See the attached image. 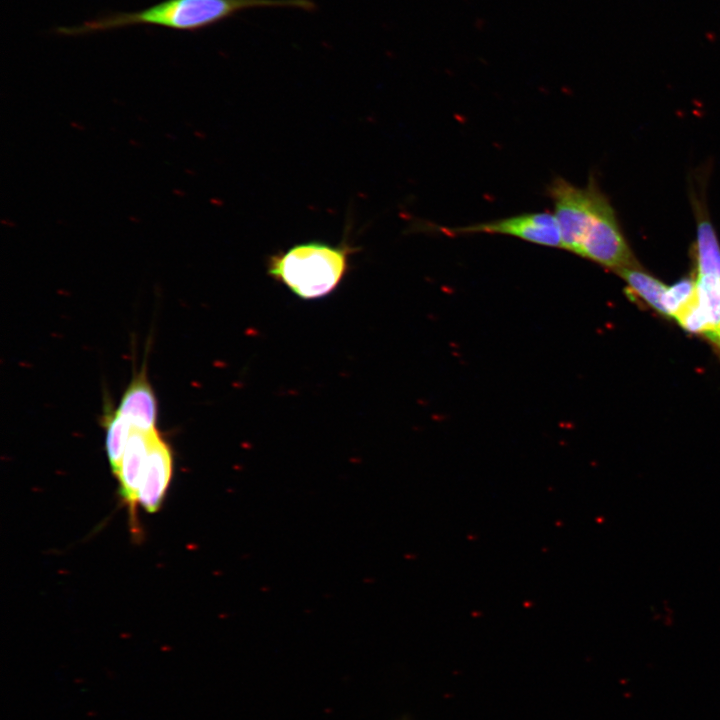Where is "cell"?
I'll return each mask as SVG.
<instances>
[{
	"label": "cell",
	"mask_w": 720,
	"mask_h": 720,
	"mask_svg": "<svg viewBox=\"0 0 720 720\" xmlns=\"http://www.w3.org/2000/svg\"><path fill=\"white\" fill-rule=\"evenodd\" d=\"M56 223L59 224V225H66V224H67V221L64 220V219H57V220H56Z\"/></svg>",
	"instance_id": "obj_19"
},
{
	"label": "cell",
	"mask_w": 720,
	"mask_h": 720,
	"mask_svg": "<svg viewBox=\"0 0 720 720\" xmlns=\"http://www.w3.org/2000/svg\"><path fill=\"white\" fill-rule=\"evenodd\" d=\"M185 173H186V174H189V175H191V174L193 175V174H194V171L186 168V169H185Z\"/></svg>",
	"instance_id": "obj_21"
},
{
	"label": "cell",
	"mask_w": 720,
	"mask_h": 720,
	"mask_svg": "<svg viewBox=\"0 0 720 720\" xmlns=\"http://www.w3.org/2000/svg\"><path fill=\"white\" fill-rule=\"evenodd\" d=\"M173 470L172 451L156 429L149 435L144 474L138 503L149 513L156 512L165 497Z\"/></svg>",
	"instance_id": "obj_5"
},
{
	"label": "cell",
	"mask_w": 720,
	"mask_h": 720,
	"mask_svg": "<svg viewBox=\"0 0 720 720\" xmlns=\"http://www.w3.org/2000/svg\"><path fill=\"white\" fill-rule=\"evenodd\" d=\"M354 250L346 242L339 245L320 241L296 244L270 256L267 273L301 299H320L340 285Z\"/></svg>",
	"instance_id": "obj_3"
},
{
	"label": "cell",
	"mask_w": 720,
	"mask_h": 720,
	"mask_svg": "<svg viewBox=\"0 0 720 720\" xmlns=\"http://www.w3.org/2000/svg\"><path fill=\"white\" fill-rule=\"evenodd\" d=\"M618 273L626 281L625 292L631 299L637 297L665 316L663 297L668 287L664 283L636 266L625 268Z\"/></svg>",
	"instance_id": "obj_9"
},
{
	"label": "cell",
	"mask_w": 720,
	"mask_h": 720,
	"mask_svg": "<svg viewBox=\"0 0 720 720\" xmlns=\"http://www.w3.org/2000/svg\"><path fill=\"white\" fill-rule=\"evenodd\" d=\"M128 143H129V145H131L132 147H135V148H141V147H143V145H142V143H141L140 141H138V140H136V139H133V138H130V139L128 140Z\"/></svg>",
	"instance_id": "obj_15"
},
{
	"label": "cell",
	"mask_w": 720,
	"mask_h": 720,
	"mask_svg": "<svg viewBox=\"0 0 720 720\" xmlns=\"http://www.w3.org/2000/svg\"><path fill=\"white\" fill-rule=\"evenodd\" d=\"M116 413L123 417L133 430L143 433L156 430L158 404L145 368H142L129 383Z\"/></svg>",
	"instance_id": "obj_6"
},
{
	"label": "cell",
	"mask_w": 720,
	"mask_h": 720,
	"mask_svg": "<svg viewBox=\"0 0 720 720\" xmlns=\"http://www.w3.org/2000/svg\"><path fill=\"white\" fill-rule=\"evenodd\" d=\"M137 120L140 122H148L147 118L140 116V115L137 116Z\"/></svg>",
	"instance_id": "obj_20"
},
{
	"label": "cell",
	"mask_w": 720,
	"mask_h": 720,
	"mask_svg": "<svg viewBox=\"0 0 720 720\" xmlns=\"http://www.w3.org/2000/svg\"><path fill=\"white\" fill-rule=\"evenodd\" d=\"M172 193L178 197H184L186 195V192L180 188H174Z\"/></svg>",
	"instance_id": "obj_16"
},
{
	"label": "cell",
	"mask_w": 720,
	"mask_h": 720,
	"mask_svg": "<svg viewBox=\"0 0 720 720\" xmlns=\"http://www.w3.org/2000/svg\"><path fill=\"white\" fill-rule=\"evenodd\" d=\"M258 8H292L313 11V0H163L133 12H115L75 26H61L55 33L83 36L136 25H154L180 31H198L234 15Z\"/></svg>",
	"instance_id": "obj_2"
},
{
	"label": "cell",
	"mask_w": 720,
	"mask_h": 720,
	"mask_svg": "<svg viewBox=\"0 0 720 720\" xmlns=\"http://www.w3.org/2000/svg\"><path fill=\"white\" fill-rule=\"evenodd\" d=\"M695 279H682L668 287L663 297L665 316L676 318L679 312L695 297Z\"/></svg>",
	"instance_id": "obj_12"
},
{
	"label": "cell",
	"mask_w": 720,
	"mask_h": 720,
	"mask_svg": "<svg viewBox=\"0 0 720 720\" xmlns=\"http://www.w3.org/2000/svg\"><path fill=\"white\" fill-rule=\"evenodd\" d=\"M106 452L114 475H117L122 457L133 431L132 426L115 412L105 415Z\"/></svg>",
	"instance_id": "obj_11"
},
{
	"label": "cell",
	"mask_w": 720,
	"mask_h": 720,
	"mask_svg": "<svg viewBox=\"0 0 720 720\" xmlns=\"http://www.w3.org/2000/svg\"><path fill=\"white\" fill-rule=\"evenodd\" d=\"M695 256L697 275L720 278V245L711 223L704 218L698 222Z\"/></svg>",
	"instance_id": "obj_10"
},
{
	"label": "cell",
	"mask_w": 720,
	"mask_h": 720,
	"mask_svg": "<svg viewBox=\"0 0 720 720\" xmlns=\"http://www.w3.org/2000/svg\"><path fill=\"white\" fill-rule=\"evenodd\" d=\"M128 219L134 224H140L142 221L138 215H129Z\"/></svg>",
	"instance_id": "obj_17"
},
{
	"label": "cell",
	"mask_w": 720,
	"mask_h": 720,
	"mask_svg": "<svg viewBox=\"0 0 720 720\" xmlns=\"http://www.w3.org/2000/svg\"><path fill=\"white\" fill-rule=\"evenodd\" d=\"M546 193L553 203L562 248L617 272L635 266L616 213L593 177L583 188L556 177Z\"/></svg>",
	"instance_id": "obj_1"
},
{
	"label": "cell",
	"mask_w": 720,
	"mask_h": 720,
	"mask_svg": "<svg viewBox=\"0 0 720 720\" xmlns=\"http://www.w3.org/2000/svg\"><path fill=\"white\" fill-rule=\"evenodd\" d=\"M696 300L704 316L705 336L720 350V278L697 275Z\"/></svg>",
	"instance_id": "obj_8"
},
{
	"label": "cell",
	"mask_w": 720,
	"mask_h": 720,
	"mask_svg": "<svg viewBox=\"0 0 720 720\" xmlns=\"http://www.w3.org/2000/svg\"><path fill=\"white\" fill-rule=\"evenodd\" d=\"M69 125H70L71 128H73V129H75V130H77V131L83 132V131L86 130L85 125H83L82 123H79V122H77V121H74V120L70 121V122H69Z\"/></svg>",
	"instance_id": "obj_14"
},
{
	"label": "cell",
	"mask_w": 720,
	"mask_h": 720,
	"mask_svg": "<svg viewBox=\"0 0 720 720\" xmlns=\"http://www.w3.org/2000/svg\"><path fill=\"white\" fill-rule=\"evenodd\" d=\"M149 435L150 433L132 431L116 475L120 482V495L132 512L138 503L139 489L148 452Z\"/></svg>",
	"instance_id": "obj_7"
},
{
	"label": "cell",
	"mask_w": 720,
	"mask_h": 720,
	"mask_svg": "<svg viewBox=\"0 0 720 720\" xmlns=\"http://www.w3.org/2000/svg\"><path fill=\"white\" fill-rule=\"evenodd\" d=\"M1 225L8 227V228H16L17 223L9 218L3 217L0 221Z\"/></svg>",
	"instance_id": "obj_13"
},
{
	"label": "cell",
	"mask_w": 720,
	"mask_h": 720,
	"mask_svg": "<svg viewBox=\"0 0 720 720\" xmlns=\"http://www.w3.org/2000/svg\"><path fill=\"white\" fill-rule=\"evenodd\" d=\"M439 230L449 235L502 234L543 246L562 248L558 222L555 215L549 212L524 213L464 227H442Z\"/></svg>",
	"instance_id": "obj_4"
},
{
	"label": "cell",
	"mask_w": 720,
	"mask_h": 720,
	"mask_svg": "<svg viewBox=\"0 0 720 720\" xmlns=\"http://www.w3.org/2000/svg\"><path fill=\"white\" fill-rule=\"evenodd\" d=\"M164 135H165V137H166L167 139H169V140H172V141L177 140V136H176L175 134H173V133H169V132H168V133H165Z\"/></svg>",
	"instance_id": "obj_18"
}]
</instances>
